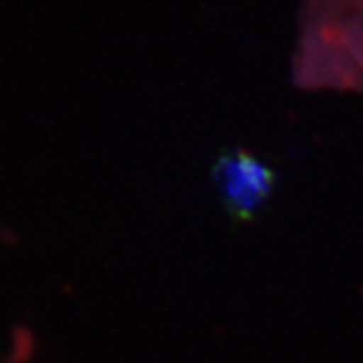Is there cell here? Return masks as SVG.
I'll list each match as a JSON object with an SVG mask.
<instances>
[{
	"mask_svg": "<svg viewBox=\"0 0 363 363\" xmlns=\"http://www.w3.org/2000/svg\"><path fill=\"white\" fill-rule=\"evenodd\" d=\"M212 178L224 206L238 220H248L271 196L274 174L247 152H230L216 160Z\"/></svg>",
	"mask_w": 363,
	"mask_h": 363,
	"instance_id": "1",
	"label": "cell"
}]
</instances>
